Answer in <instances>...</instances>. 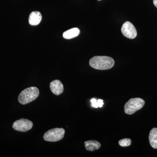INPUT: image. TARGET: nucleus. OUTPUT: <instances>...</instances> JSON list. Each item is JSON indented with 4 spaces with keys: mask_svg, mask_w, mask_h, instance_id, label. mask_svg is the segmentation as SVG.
I'll return each instance as SVG.
<instances>
[{
    "mask_svg": "<svg viewBox=\"0 0 157 157\" xmlns=\"http://www.w3.org/2000/svg\"><path fill=\"white\" fill-rule=\"evenodd\" d=\"M114 60L110 57L95 56L90 59L89 64L91 67L98 70L111 69L114 65Z\"/></svg>",
    "mask_w": 157,
    "mask_h": 157,
    "instance_id": "1",
    "label": "nucleus"
},
{
    "mask_svg": "<svg viewBox=\"0 0 157 157\" xmlns=\"http://www.w3.org/2000/svg\"><path fill=\"white\" fill-rule=\"evenodd\" d=\"M39 95V89L35 86L27 88L22 90L18 97V102L22 105H25L35 101Z\"/></svg>",
    "mask_w": 157,
    "mask_h": 157,
    "instance_id": "2",
    "label": "nucleus"
},
{
    "mask_svg": "<svg viewBox=\"0 0 157 157\" xmlns=\"http://www.w3.org/2000/svg\"><path fill=\"white\" fill-rule=\"evenodd\" d=\"M145 101L140 98H132L124 105V112L127 114H134L144 106Z\"/></svg>",
    "mask_w": 157,
    "mask_h": 157,
    "instance_id": "3",
    "label": "nucleus"
},
{
    "mask_svg": "<svg viewBox=\"0 0 157 157\" xmlns=\"http://www.w3.org/2000/svg\"><path fill=\"white\" fill-rule=\"evenodd\" d=\"M65 133V130L63 128H55L45 132L43 136V138L45 141L56 142L63 139Z\"/></svg>",
    "mask_w": 157,
    "mask_h": 157,
    "instance_id": "4",
    "label": "nucleus"
},
{
    "mask_svg": "<svg viewBox=\"0 0 157 157\" xmlns=\"http://www.w3.org/2000/svg\"><path fill=\"white\" fill-rule=\"evenodd\" d=\"M33 127V123L26 119L21 118L16 121L12 127L14 130L20 132H26L29 131Z\"/></svg>",
    "mask_w": 157,
    "mask_h": 157,
    "instance_id": "5",
    "label": "nucleus"
},
{
    "mask_svg": "<svg viewBox=\"0 0 157 157\" xmlns=\"http://www.w3.org/2000/svg\"><path fill=\"white\" fill-rule=\"evenodd\" d=\"M121 32L125 37L130 39H135L137 36V32L135 27L132 23L128 21L123 25Z\"/></svg>",
    "mask_w": 157,
    "mask_h": 157,
    "instance_id": "6",
    "label": "nucleus"
},
{
    "mask_svg": "<svg viewBox=\"0 0 157 157\" xmlns=\"http://www.w3.org/2000/svg\"><path fill=\"white\" fill-rule=\"evenodd\" d=\"M49 86L52 92L56 95H59L63 92L64 87L63 83L58 79L51 82Z\"/></svg>",
    "mask_w": 157,
    "mask_h": 157,
    "instance_id": "7",
    "label": "nucleus"
},
{
    "mask_svg": "<svg viewBox=\"0 0 157 157\" xmlns=\"http://www.w3.org/2000/svg\"><path fill=\"white\" fill-rule=\"evenodd\" d=\"M42 19V15L39 11H34L32 12L29 17V23L31 25H38Z\"/></svg>",
    "mask_w": 157,
    "mask_h": 157,
    "instance_id": "8",
    "label": "nucleus"
},
{
    "mask_svg": "<svg viewBox=\"0 0 157 157\" xmlns=\"http://www.w3.org/2000/svg\"><path fill=\"white\" fill-rule=\"evenodd\" d=\"M85 147L88 151H93L99 149L101 147L100 142L94 140H88L84 142Z\"/></svg>",
    "mask_w": 157,
    "mask_h": 157,
    "instance_id": "9",
    "label": "nucleus"
},
{
    "mask_svg": "<svg viewBox=\"0 0 157 157\" xmlns=\"http://www.w3.org/2000/svg\"><path fill=\"white\" fill-rule=\"evenodd\" d=\"M80 33V30L77 28L70 29L66 31L63 34V37L65 39H70L75 38Z\"/></svg>",
    "mask_w": 157,
    "mask_h": 157,
    "instance_id": "10",
    "label": "nucleus"
},
{
    "mask_svg": "<svg viewBox=\"0 0 157 157\" xmlns=\"http://www.w3.org/2000/svg\"><path fill=\"white\" fill-rule=\"evenodd\" d=\"M150 144L153 148L157 149V128H154L150 132L149 135Z\"/></svg>",
    "mask_w": 157,
    "mask_h": 157,
    "instance_id": "11",
    "label": "nucleus"
},
{
    "mask_svg": "<svg viewBox=\"0 0 157 157\" xmlns=\"http://www.w3.org/2000/svg\"><path fill=\"white\" fill-rule=\"evenodd\" d=\"M119 144L123 147L130 146L132 144V140L129 138H124L119 141Z\"/></svg>",
    "mask_w": 157,
    "mask_h": 157,
    "instance_id": "12",
    "label": "nucleus"
},
{
    "mask_svg": "<svg viewBox=\"0 0 157 157\" xmlns=\"http://www.w3.org/2000/svg\"><path fill=\"white\" fill-rule=\"evenodd\" d=\"M91 103L92 107H95V108H98L99 107L98 106V100H96L94 98L91 100Z\"/></svg>",
    "mask_w": 157,
    "mask_h": 157,
    "instance_id": "13",
    "label": "nucleus"
},
{
    "mask_svg": "<svg viewBox=\"0 0 157 157\" xmlns=\"http://www.w3.org/2000/svg\"><path fill=\"white\" fill-rule=\"evenodd\" d=\"M98 106L99 107H103V105H104V101H103V100H101V99H99V100H98Z\"/></svg>",
    "mask_w": 157,
    "mask_h": 157,
    "instance_id": "14",
    "label": "nucleus"
},
{
    "mask_svg": "<svg viewBox=\"0 0 157 157\" xmlns=\"http://www.w3.org/2000/svg\"><path fill=\"white\" fill-rule=\"evenodd\" d=\"M154 5L157 8V0H153Z\"/></svg>",
    "mask_w": 157,
    "mask_h": 157,
    "instance_id": "15",
    "label": "nucleus"
},
{
    "mask_svg": "<svg viewBox=\"0 0 157 157\" xmlns=\"http://www.w3.org/2000/svg\"><path fill=\"white\" fill-rule=\"evenodd\" d=\"M98 1H101V0H98Z\"/></svg>",
    "mask_w": 157,
    "mask_h": 157,
    "instance_id": "16",
    "label": "nucleus"
}]
</instances>
